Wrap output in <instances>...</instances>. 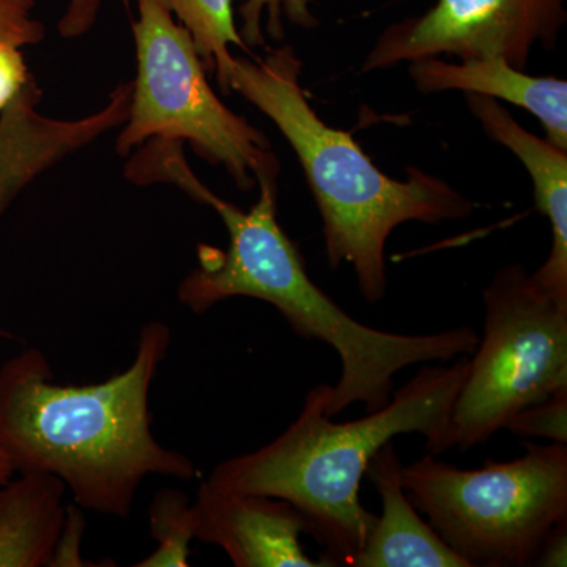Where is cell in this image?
Here are the masks:
<instances>
[{"label": "cell", "instance_id": "cell-13", "mask_svg": "<svg viewBox=\"0 0 567 567\" xmlns=\"http://www.w3.org/2000/svg\"><path fill=\"white\" fill-rule=\"evenodd\" d=\"M66 486L48 473H18L0 486V567L50 566Z\"/></svg>", "mask_w": 567, "mask_h": 567}, {"label": "cell", "instance_id": "cell-20", "mask_svg": "<svg viewBox=\"0 0 567 567\" xmlns=\"http://www.w3.org/2000/svg\"><path fill=\"white\" fill-rule=\"evenodd\" d=\"M29 76L20 48L0 43V111L18 95Z\"/></svg>", "mask_w": 567, "mask_h": 567}, {"label": "cell", "instance_id": "cell-1", "mask_svg": "<svg viewBox=\"0 0 567 567\" xmlns=\"http://www.w3.org/2000/svg\"><path fill=\"white\" fill-rule=\"evenodd\" d=\"M171 328L142 327L133 364L95 385H63L39 349L0 368V450L14 473L58 476L82 509L132 516L145 477L192 481V458L156 442L148 394L169 352Z\"/></svg>", "mask_w": 567, "mask_h": 567}, {"label": "cell", "instance_id": "cell-22", "mask_svg": "<svg viewBox=\"0 0 567 567\" xmlns=\"http://www.w3.org/2000/svg\"><path fill=\"white\" fill-rule=\"evenodd\" d=\"M535 566L539 567H566L567 566V518L558 522L550 529L539 555H537Z\"/></svg>", "mask_w": 567, "mask_h": 567}, {"label": "cell", "instance_id": "cell-6", "mask_svg": "<svg viewBox=\"0 0 567 567\" xmlns=\"http://www.w3.org/2000/svg\"><path fill=\"white\" fill-rule=\"evenodd\" d=\"M483 301L484 338L470 354L439 454L483 445L522 409L567 388V305L520 264L496 270Z\"/></svg>", "mask_w": 567, "mask_h": 567}, {"label": "cell", "instance_id": "cell-4", "mask_svg": "<svg viewBox=\"0 0 567 567\" xmlns=\"http://www.w3.org/2000/svg\"><path fill=\"white\" fill-rule=\"evenodd\" d=\"M525 447L524 456L475 470L432 454L402 468L410 502L470 567L535 566L550 529L567 518V445Z\"/></svg>", "mask_w": 567, "mask_h": 567}, {"label": "cell", "instance_id": "cell-15", "mask_svg": "<svg viewBox=\"0 0 567 567\" xmlns=\"http://www.w3.org/2000/svg\"><path fill=\"white\" fill-rule=\"evenodd\" d=\"M148 518L156 548L134 566L188 567L196 539V516L188 495L173 488L158 492L153 496Z\"/></svg>", "mask_w": 567, "mask_h": 567}, {"label": "cell", "instance_id": "cell-21", "mask_svg": "<svg viewBox=\"0 0 567 567\" xmlns=\"http://www.w3.org/2000/svg\"><path fill=\"white\" fill-rule=\"evenodd\" d=\"M103 0H69L65 13L58 24L59 35L65 40L85 35L99 18Z\"/></svg>", "mask_w": 567, "mask_h": 567}, {"label": "cell", "instance_id": "cell-16", "mask_svg": "<svg viewBox=\"0 0 567 567\" xmlns=\"http://www.w3.org/2000/svg\"><path fill=\"white\" fill-rule=\"evenodd\" d=\"M312 0H246L238 9L241 18V40L248 48L265 47V31L275 41H281L284 32L282 20H289L292 24L303 29H315L319 21L311 10Z\"/></svg>", "mask_w": 567, "mask_h": 567}, {"label": "cell", "instance_id": "cell-19", "mask_svg": "<svg viewBox=\"0 0 567 567\" xmlns=\"http://www.w3.org/2000/svg\"><path fill=\"white\" fill-rule=\"evenodd\" d=\"M82 507L70 506L65 513L61 535H59L58 544L50 566L54 567H73L85 566L84 559L81 557V540L84 535L85 517Z\"/></svg>", "mask_w": 567, "mask_h": 567}, {"label": "cell", "instance_id": "cell-3", "mask_svg": "<svg viewBox=\"0 0 567 567\" xmlns=\"http://www.w3.org/2000/svg\"><path fill=\"white\" fill-rule=\"evenodd\" d=\"M303 63L292 47L264 58L234 55L226 95L240 93L267 115L289 142L303 169L320 218L331 268L352 265L368 303L388 290V238L405 223L461 221L475 204L442 177L406 167L404 181L379 169L352 134L328 126L301 87Z\"/></svg>", "mask_w": 567, "mask_h": 567}, {"label": "cell", "instance_id": "cell-14", "mask_svg": "<svg viewBox=\"0 0 567 567\" xmlns=\"http://www.w3.org/2000/svg\"><path fill=\"white\" fill-rule=\"evenodd\" d=\"M174 18L189 32L205 70L216 74L226 93V74L233 62L230 47L248 52L235 25L233 0H162Z\"/></svg>", "mask_w": 567, "mask_h": 567}, {"label": "cell", "instance_id": "cell-18", "mask_svg": "<svg viewBox=\"0 0 567 567\" xmlns=\"http://www.w3.org/2000/svg\"><path fill=\"white\" fill-rule=\"evenodd\" d=\"M35 10V0H0V43L18 48L40 44L47 28Z\"/></svg>", "mask_w": 567, "mask_h": 567}, {"label": "cell", "instance_id": "cell-7", "mask_svg": "<svg viewBox=\"0 0 567 567\" xmlns=\"http://www.w3.org/2000/svg\"><path fill=\"white\" fill-rule=\"evenodd\" d=\"M566 0H436L417 17L388 25L361 73L424 58H502L527 71L536 47L555 50L567 21Z\"/></svg>", "mask_w": 567, "mask_h": 567}, {"label": "cell", "instance_id": "cell-12", "mask_svg": "<svg viewBox=\"0 0 567 567\" xmlns=\"http://www.w3.org/2000/svg\"><path fill=\"white\" fill-rule=\"evenodd\" d=\"M402 468L393 440L369 462L365 475L379 492L382 516H377L350 567H470L417 516L402 484Z\"/></svg>", "mask_w": 567, "mask_h": 567}, {"label": "cell", "instance_id": "cell-2", "mask_svg": "<svg viewBox=\"0 0 567 567\" xmlns=\"http://www.w3.org/2000/svg\"><path fill=\"white\" fill-rule=\"evenodd\" d=\"M468 368L470 357L450 365H425L385 406L347 423L331 421V386L317 385L281 435L216 465L207 481L226 491L290 503L305 533L323 547L320 561L350 566L377 522L360 502L369 462L394 436L413 432L424 435L429 454L439 456Z\"/></svg>", "mask_w": 567, "mask_h": 567}, {"label": "cell", "instance_id": "cell-8", "mask_svg": "<svg viewBox=\"0 0 567 567\" xmlns=\"http://www.w3.org/2000/svg\"><path fill=\"white\" fill-rule=\"evenodd\" d=\"M43 92L29 76L18 95L0 111V216L40 175L89 147L128 118L132 81L111 92L102 110L81 118H52L39 111ZM0 338L14 334L0 328Z\"/></svg>", "mask_w": 567, "mask_h": 567}, {"label": "cell", "instance_id": "cell-23", "mask_svg": "<svg viewBox=\"0 0 567 567\" xmlns=\"http://www.w3.org/2000/svg\"><path fill=\"white\" fill-rule=\"evenodd\" d=\"M13 475L14 468L13 465H11L10 458L7 457V454L3 453L2 450H0V486L6 484L10 477H13Z\"/></svg>", "mask_w": 567, "mask_h": 567}, {"label": "cell", "instance_id": "cell-17", "mask_svg": "<svg viewBox=\"0 0 567 567\" xmlns=\"http://www.w3.org/2000/svg\"><path fill=\"white\" fill-rule=\"evenodd\" d=\"M506 431L516 436H535L567 445V388L539 404L525 406L511 417Z\"/></svg>", "mask_w": 567, "mask_h": 567}, {"label": "cell", "instance_id": "cell-10", "mask_svg": "<svg viewBox=\"0 0 567 567\" xmlns=\"http://www.w3.org/2000/svg\"><path fill=\"white\" fill-rule=\"evenodd\" d=\"M466 107L483 132L520 159L533 183L535 207L551 227L546 262L532 278L558 303L567 305V151L529 133L502 103L480 93H464Z\"/></svg>", "mask_w": 567, "mask_h": 567}, {"label": "cell", "instance_id": "cell-5", "mask_svg": "<svg viewBox=\"0 0 567 567\" xmlns=\"http://www.w3.org/2000/svg\"><path fill=\"white\" fill-rule=\"evenodd\" d=\"M136 2L137 71L128 118L115 145L118 155L128 156L151 140L181 142L224 167L241 192L278 181L281 166L270 141L218 99L189 32L162 0Z\"/></svg>", "mask_w": 567, "mask_h": 567}, {"label": "cell", "instance_id": "cell-9", "mask_svg": "<svg viewBox=\"0 0 567 567\" xmlns=\"http://www.w3.org/2000/svg\"><path fill=\"white\" fill-rule=\"evenodd\" d=\"M196 539L221 548L237 567H327L306 555L305 525L274 496L240 494L205 481L193 503Z\"/></svg>", "mask_w": 567, "mask_h": 567}, {"label": "cell", "instance_id": "cell-11", "mask_svg": "<svg viewBox=\"0 0 567 567\" xmlns=\"http://www.w3.org/2000/svg\"><path fill=\"white\" fill-rule=\"evenodd\" d=\"M410 80L423 95L442 92L480 93L507 102L535 115L546 140L567 151V81L529 76L502 58L465 59L458 63L440 58L409 62Z\"/></svg>", "mask_w": 567, "mask_h": 567}]
</instances>
